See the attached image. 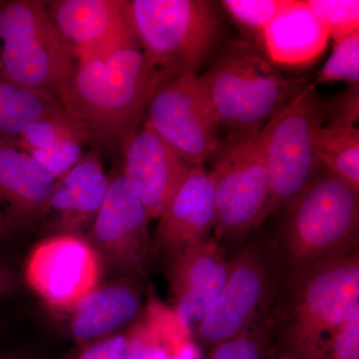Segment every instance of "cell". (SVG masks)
<instances>
[{
    "label": "cell",
    "instance_id": "29",
    "mask_svg": "<svg viewBox=\"0 0 359 359\" xmlns=\"http://www.w3.org/2000/svg\"><path fill=\"white\" fill-rule=\"evenodd\" d=\"M323 359H359V311L335 332Z\"/></svg>",
    "mask_w": 359,
    "mask_h": 359
},
{
    "label": "cell",
    "instance_id": "31",
    "mask_svg": "<svg viewBox=\"0 0 359 359\" xmlns=\"http://www.w3.org/2000/svg\"><path fill=\"white\" fill-rule=\"evenodd\" d=\"M171 359H201L199 346L188 340L175 351Z\"/></svg>",
    "mask_w": 359,
    "mask_h": 359
},
{
    "label": "cell",
    "instance_id": "24",
    "mask_svg": "<svg viewBox=\"0 0 359 359\" xmlns=\"http://www.w3.org/2000/svg\"><path fill=\"white\" fill-rule=\"evenodd\" d=\"M287 0H223L219 2L224 13L261 46L264 33Z\"/></svg>",
    "mask_w": 359,
    "mask_h": 359
},
{
    "label": "cell",
    "instance_id": "23",
    "mask_svg": "<svg viewBox=\"0 0 359 359\" xmlns=\"http://www.w3.org/2000/svg\"><path fill=\"white\" fill-rule=\"evenodd\" d=\"M65 139L89 143V134L83 123L65 109V106L40 118L21 135L18 146L26 153L50 147Z\"/></svg>",
    "mask_w": 359,
    "mask_h": 359
},
{
    "label": "cell",
    "instance_id": "22",
    "mask_svg": "<svg viewBox=\"0 0 359 359\" xmlns=\"http://www.w3.org/2000/svg\"><path fill=\"white\" fill-rule=\"evenodd\" d=\"M61 107L55 97L25 88L0 75V140L18 144L29 125Z\"/></svg>",
    "mask_w": 359,
    "mask_h": 359
},
{
    "label": "cell",
    "instance_id": "11",
    "mask_svg": "<svg viewBox=\"0 0 359 359\" xmlns=\"http://www.w3.org/2000/svg\"><path fill=\"white\" fill-rule=\"evenodd\" d=\"M149 216L123 169L109 176L107 193L92 222L89 243L124 278H145L154 254Z\"/></svg>",
    "mask_w": 359,
    "mask_h": 359
},
{
    "label": "cell",
    "instance_id": "7",
    "mask_svg": "<svg viewBox=\"0 0 359 359\" xmlns=\"http://www.w3.org/2000/svg\"><path fill=\"white\" fill-rule=\"evenodd\" d=\"M323 120V99L309 83L262 129L268 169L266 219L285 210L320 173L316 136Z\"/></svg>",
    "mask_w": 359,
    "mask_h": 359
},
{
    "label": "cell",
    "instance_id": "16",
    "mask_svg": "<svg viewBox=\"0 0 359 359\" xmlns=\"http://www.w3.org/2000/svg\"><path fill=\"white\" fill-rule=\"evenodd\" d=\"M215 224L216 207L210 172L204 166L193 167L159 217L156 248L170 261L211 237Z\"/></svg>",
    "mask_w": 359,
    "mask_h": 359
},
{
    "label": "cell",
    "instance_id": "35",
    "mask_svg": "<svg viewBox=\"0 0 359 359\" xmlns=\"http://www.w3.org/2000/svg\"><path fill=\"white\" fill-rule=\"evenodd\" d=\"M275 359H294V358H276Z\"/></svg>",
    "mask_w": 359,
    "mask_h": 359
},
{
    "label": "cell",
    "instance_id": "6",
    "mask_svg": "<svg viewBox=\"0 0 359 359\" xmlns=\"http://www.w3.org/2000/svg\"><path fill=\"white\" fill-rule=\"evenodd\" d=\"M130 25L149 61L166 79L197 72L218 45L222 18L208 0H125Z\"/></svg>",
    "mask_w": 359,
    "mask_h": 359
},
{
    "label": "cell",
    "instance_id": "15",
    "mask_svg": "<svg viewBox=\"0 0 359 359\" xmlns=\"http://www.w3.org/2000/svg\"><path fill=\"white\" fill-rule=\"evenodd\" d=\"M125 176L133 184L149 219H159L193 167L145 123L123 149Z\"/></svg>",
    "mask_w": 359,
    "mask_h": 359
},
{
    "label": "cell",
    "instance_id": "20",
    "mask_svg": "<svg viewBox=\"0 0 359 359\" xmlns=\"http://www.w3.org/2000/svg\"><path fill=\"white\" fill-rule=\"evenodd\" d=\"M57 179L13 142L0 140V200L20 218L49 214Z\"/></svg>",
    "mask_w": 359,
    "mask_h": 359
},
{
    "label": "cell",
    "instance_id": "8",
    "mask_svg": "<svg viewBox=\"0 0 359 359\" xmlns=\"http://www.w3.org/2000/svg\"><path fill=\"white\" fill-rule=\"evenodd\" d=\"M283 273L269 243L256 238L238 250L218 299L192 332L194 344L209 351L266 320Z\"/></svg>",
    "mask_w": 359,
    "mask_h": 359
},
{
    "label": "cell",
    "instance_id": "25",
    "mask_svg": "<svg viewBox=\"0 0 359 359\" xmlns=\"http://www.w3.org/2000/svg\"><path fill=\"white\" fill-rule=\"evenodd\" d=\"M271 327L269 316L243 334L212 347L208 359H264L271 351Z\"/></svg>",
    "mask_w": 359,
    "mask_h": 359
},
{
    "label": "cell",
    "instance_id": "34",
    "mask_svg": "<svg viewBox=\"0 0 359 359\" xmlns=\"http://www.w3.org/2000/svg\"><path fill=\"white\" fill-rule=\"evenodd\" d=\"M0 359H35L27 354L20 353H0Z\"/></svg>",
    "mask_w": 359,
    "mask_h": 359
},
{
    "label": "cell",
    "instance_id": "33",
    "mask_svg": "<svg viewBox=\"0 0 359 359\" xmlns=\"http://www.w3.org/2000/svg\"><path fill=\"white\" fill-rule=\"evenodd\" d=\"M15 224L7 215L0 211V241L6 240L13 235Z\"/></svg>",
    "mask_w": 359,
    "mask_h": 359
},
{
    "label": "cell",
    "instance_id": "21",
    "mask_svg": "<svg viewBox=\"0 0 359 359\" xmlns=\"http://www.w3.org/2000/svg\"><path fill=\"white\" fill-rule=\"evenodd\" d=\"M109 185L100 152L93 150L67 173L57 179L49 203V212L60 217L65 228L74 233L80 226L93 222L100 209Z\"/></svg>",
    "mask_w": 359,
    "mask_h": 359
},
{
    "label": "cell",
    "instance_id": "12",
    "mask_svg": "<svg viewBox=\"0 0 359 359\" xmlns=\"http://www.w3.org/2000/svg\"><path fill=\"white\" fill-rule=\"evenodd\" d=\"M102 259L86 238L65 233L35 245L25 264V280L40 299L57 311H73L98 287Z\"/></svg>",
    "mask_w": 359,
    "mask_h": 359
},
{
    "label": "cell",
    "instance_id": "10",
    "mask_svg": "<svg viewBox=\"0 0 359 359\" xmlns=\"http://www.w3.org/2000/svg\"><path fill=\"white\" fill-rule=\"evenodd\" d=\"M143 123L192 166H204L223 141L199 73L187 71L162 82L149 100Z\"/></svg>",
    "mask_w": 359,
    "mask_h": 359
},
{
    "label": "cell",
    "instance_id": "13",
    "mask_svg": "<svg viewBox=\"0 0 359 359\" xmlns=\"http://www.w3.org/2000/svg\"><path fill=\"white\" fill-rule=\"evenodd\" d=\"M230 259L212 236L169 261L174 311L189 332L204 320L228 278Z\"/></svg>",
    "mask_w": 359,
    "mask_h": 359
},
{
    "label": "cell",
    "instance_id": "32",
    "mask_svg": "<svg viewBox=\"0 0 359 359\" xmlns=\"http://www.w3.org/2000/svg\"><path fill=\"white\" fill-rule=\"evenodd\" d=\"M15 287L16 282L13 273L6 269H0V299L13 294Z\"/></svg>",
    "mask_w": 359,
    "mask_h": 359
},
{
    "label": "cell",
    "instance_id": "26",
    "mask_svg": "<svg viewBox=\"0 0 359 359\" xmlns=\"http://www.w3.org/2000/svg\"><path fill=\"white\" fill-rule=\"evenodd\" d=\"M306 4L334 42L358 32V0H306Z\"/></svg>",
    "mask_w": 359,
    "mask_h": 359
},
{
    "label": "cell",
    "instance_id": "1",
    "mask_svg": "<svg viewBox=\"0 0 359 359\" xmlns=\"http://www.w3.org/2000/svg\"><path fill=\"white\" fill-rule=\"evenodd\" d=\"M359 311L358 249L283 271L271 306L278 358L323 359L328 342Z\"/></svg>",
    "mask_w": 359,
    "mask_h": 359
},
{
    "label": "cell",
    "instance_id": "27",
    "mask_svg": "<svg viewBox=\"0 0 359 359\" xmlns=\"http://www.w3.org/2000/svg\"><path fill=\"white\" fill-rule=\"evenodd\" d=\"M337 81L359 85V30L334 42V50L316 76V83Z\"/></svg>",
    "mask_w": 359,
    "mask_h": 359
},
{
    "label": "cell",
    "instance_id": "18",
    "mask_svg": "<svg viewBox=\"0 0 359 359\" xmlns=\"http://www.w3.org/2000/svg\"><path fill=\"white\" fill-rule=\"evenodd\" d=\"M142 297L137 278H123L97 287L73 309L71 335L80 344L112 335L138 316Z\"/></svg>",
    "mask_w": 359,
    "mask_h": 359
},
{
    "label": "cell",
    "instance_id": "19",
    "mask_svg": "<svg viewBox=\"0 0 359 359\" xmlns=\"http://www.w3.org/2000/svg\"><path fill=\"white\" fill-rule=\"evenodd\" d=\"M328 40L327 30L306 1L287 0L264 32L259 49L275 65H304L323 53Z\"/></svg>",
    "mask_w": 359,
    "mask_h": 359
},
{
    "label": "cell",
    "instance_id": "28",
    "mask_svg": "<svg viewBox=\"0 0 359 359\" xmlns=\"http://www.w3.org/2000/svg\"><path fill=\"white\" fill-rule=\"evenodd\" d=\"M84 142L77 139H65L50 147L28 153L56 179L67 173L83 157Z\"/></svg>",
    "mask_w": 359,
    "mask_h": 359
},
{
    "label": "cell",
    "instance_id": "4",
    "mask_svg": "<svg viewBox=\"0 0 359 359\" xmlns=\"http://www.w3.org/2000/svg\"><path fill=\"white\" fill-rule=\"evenodd\" d=\"M283 211L269 243L283 271L358 249L359 192L323 168Z\"/></svg>",
    "mask_w": 359,
    "mask_h": 359
},
{
    "label": "cell",
    "instance_id": "5",
    "mask_svg": "<svg viewBox=\"0 0 359 359\" xmlns=\"http://www.w3.org/2000/svg\"><path fill=\"white\" fill-rule=\"evenodd\" d=\"M75 63L47 1L0 0V75L61 101Z\"/></svg>",
    "mask_w": 359,
    "mask_h": 359
},
{
    "label": "cell",
    "instance_id": "2",
    "mask_svg": "<svg viewBox=\"0 0 359 359\" xmlns=\"http://www.w3.org/2000/svg\"><path fill=\"white\" fill-rule=\"evenodd\" d=\"M166 78L139 44L100 57L75 59L61 104L87 128L95 150L124 149Z\"/></svg>",
    "mask_w": 359,
    "mask_h": 359
},
{
    "label": "cell",
    "instance_id": "9",
    "mask_svg": "<svg viewBox=\"0 0 359 359\" xmlns=\"http://www.w3.org/2000/svg\"><path fill=\"white\" fill-rule=\"evenodd\" d=\"M212 160L209 171L216 207L212 237L219 243L238 240L266 219L269 182L263 132L230 135Z\"/></svg>",
    "mask_w": 359,
    "mask_h": 359
},
{
    "label": "cell",
    "instance_id": "14",
    "mask_svg": "<svg viewBox=\"0 0 359 359\" xmlns=\"http://www.w3.org/2000/svg\"><path fill=\"white\" fill-rule=\"evenodd\" d=\"M54 22L74 48L75 59L100 57L138 44L125 0L47 1Z\"/></svg>",
    "mask_w": 359,
    "mask_h": 359
},
{
    "label": "cell",
    "instance_id": "30",
    "mask_svg": "<svg viewBox=\"0 0 359 359\" xmlns=\"http://www.w3.org/2000/svg\"><path fill=\"white\" fill-rule=\"evenodd\" d=\"M127 334L104 337L85 348L76 359H124L128 351Z\"/></svg>",
    "mask_w": 359,
    "mask_h": 359
},
{
    "label": "cell",
    "instance_id": "17",
    "mask_svg": "<svg viewBox=\"0 0 359 359\" xmlns=\"http://www.w3.org/2000/svg\"><path fill=\"white\" fill-rule=\"evenodd\" d=\"M359 85L323 100L316 136L321 167L359 192Z\"/></svg>",
    "mask_w": 359,
    "mask_h": 359
},
{
    "label": "cell",
    "instance_id": "3",
    "mask_svg": "<svg viewBox=\"0 0 359 359\" xmlns=\"http://www.w3.org/2000/svg\"><path fill=\"white\" fill-rule=\"evenodd\" d=\"M199 75L219 128L230 135L261 131L309 83V77L285 76L256 44L238 39L224 44Z\"/></svg>",
    "mask_w": 359,
    "mask_h": 359
}]
</instances>
